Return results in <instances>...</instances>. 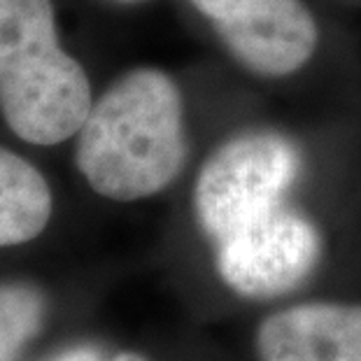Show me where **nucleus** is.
Here are the masks:
<instances>
[{
    "instance_id": "20e7f679",
    "label": "nucleus",
    "mask_w": 361,
    "mask_h": 361,
    "mask_svg": "<svg viewBox=\"0 0 361 361\" xmlns=\"http://www.w3.org/2000/svg\"><path fill=\"white\" fill-rule=\"evenodd\" d=\"M322 257L317 228L287 207L261 214L219 243V275L235 294L275 298L294 291Z\"/></svg>"
},
{
    "instance_id": "9d476101",
    "label": "nucleus",
    "mask_w": 361,
    "mask_h": 361,
    "mask_svg": "<svg viewBox=\"0 0 361 361\" xmlns=\"http://www.w3.org/2000/svg\"><path fill=\"white\" fill-rule=\"evenodd\" d=\"M112 361H145V359L137 357V355H119V357H114Z\"/></svg>"
},
{
    "instance_id": "6e6552de",
    "label": "nucleus",
    "mask_w": 361,
    "mask_h": 361,
    "mask_svg": "<svg viewBox=\"0 0 361 361\" xmlns=\"http://www.w3.org/2000/svg\"><path fill=\"white\" fill-rule=\"evenodd\" d=\"M44 296L28 284H0V361H17L44 319Z\"/></svg>"
},
{
    "instance_id": "39448f33",
    "label": "nucleus",
    "mask_w": 361,
    "mask_h": 361,
    "mask_svg": "<svg viewBox=\"0 0 361 361\" xmlns=\"http://www.w3.org/2000/svg\"><path fill=\"white\" fill-rule=\"evenodd\" d=\"M228 51L261 78H287L308 63L319 28L303 0H191Z\"/></svg>"
},
{
    "instance_id": "f03ea898",
    "label": "nucleus",
    "mask_w": 361,
    "mask_h": 361,
    "mask_svg": "<svg viewBox=\"0 0 361 361\" xmlns=\"http://www.w3.org/2000/svg\"><path fill=\"white\" fill-rule=\"evenodd\" d=\"M91 105L87 73L59 44L51 0H0V112L14 133L63 142Z\"/></svg>"
},
{
    "instance_id": "0eeeda50",
    "label": "nucleus",
    "mask_w": 361,
    "mask_h": 361,
    "mask_svg": "<svg viewBox=\"0 0 361 361\" xmlns=\"http://www.w3.org/2000/svg\"><path fill=\"white\" fill-rule=\"evenodd\" d=\"M51 217L47 180L14 152L0 147V247L37 238Z\"/></svg>"
},
{
    "instance_id": "9b49d317",
    "label": "nucleus",
    "mask_w": 361,
    "mask_h": 361,
    "mask_svg": "<svg viewBox=\"0 0 361 361\" xmlns=\"http://www.w3.org/2000/svg\"><path fill=\"white\" fill-rule=\"evenodd\" d=\"M117 3H133V0H117Z\"/></svg>"
},
{
    "instance_id": "7ed1b4c3",
    "label": "nucleus",
    "mask_w": 361,
    "mask_h": 361,
    "mask_svg": "<svg viewBox=\"0 0 361 361\" xmlns=\"http://www.w3.org/2000/svg\"><path fill=\"white\" fill-rule=\"evenodd\" d=\"M301 157L284 135L257 130L226 140L198 173L196 217L221 243L240 226L282 205L294 184Z\"/></svg>"
},
{
    "instance_id": "f257e3e1",
    "label": "nucleus",
    "mask_w": 361,
    "mask_h": 361,
    "mask_svg": "<svg viewBox=\"0 0 361 361\" xmlns=\"http://www.w3.org/2000/svg\"><path fill=\"white\" fill-rule=\"evenodd\" d=\"M89 187L112 201L164 191L187 161L178 84L157 68H137L112 84L78 130L75 149Z\"/></svg>"
},
{
    "instance_id": "1a4fd4ad",
    "label": "nucleus",
    "mask_w": 361,
    "mask_h": 361,
    "mask_svg": "<svg viewBox=\"0 0 361 361\" xmlns=\"http://www.w3.org/2000/svg\"><path fill=\"white\" fill-rule=\"evenodd\" d=\"M49 361H101V355L94 348H73L51 357Z\"/></svg>"
},
{
    "instance_id": "423d86ee",
    "label": "nucleus",
    "mask_w": 361,
    "mask_h": 361,
    "mask_svg": "<svg viewBox=\"0 0 361 361\" xmlns=\"http://www.w3.org/2000/svg\"><path fill=\"white\" fill-rule=\"evenodd\" d=\"M259 361H361V305L301 303L261 322Z\"/></svg>"
}]
</instances>
